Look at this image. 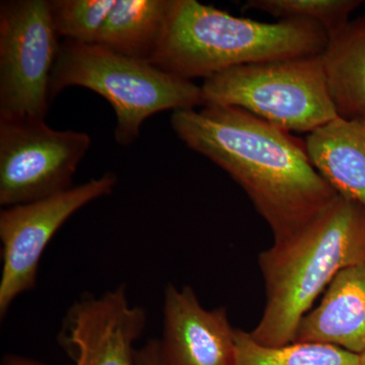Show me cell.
<instances>
[{"label": "cell", "mask_w": 365, "mask_h": 365, "mask_svg": "<svg viewBox=\"0 0 365 365\" xmlns=\"http://www.w3.org/2000/svg\"><path fill=\"white\" fill-rule=\"evenodd\" d=\"M307 155L338 195L365 207V114L337 118L304 139Z\"/></svg>", "instance_id": "12"}, {"label": "cell", "mask_w": 365, "mask_h": 365, "mask_svg": "<svg viewBox=\"0 0 365 365\" xmlns=\"http://www.w3.org/2000/svg\"><path fill=\"white\" fill-rule=\"evenodd\" d=\"M234 365H361L360 355L336 346L290 343L265 346L235 329Z\"/></svg>", "instance_id": "15"}, {"label": "cell", "mask_w": 365, "mask_h": 365, "mask_svg": "<svg viewBox=\"0 0 365 365\" xmlns=\"http://www.w3.org/2000/svg\"><path fill=\"white\" fill-rule=\"evenodd\" d=\"M328 43V34L316 21L263 23L196 0H173L165 33L150 62L182 78L206 79L234 67L319 56Z\"/></svg>", "instance_id": "3"}, {"label": "cell", "mask_w": 365, "mask_h": 365, "mask_svg": "<svg viewBox=\"0 0 365 365\" xmlns=\"http://www.w3.org/2000/svg\"><path fill=\"white\" fill-rule=\"evenodd\" d=\"M177 136L227 172L271 228L292 237L337 198L314 167L304 140L240 108L204 106L173 112Z\"/></svg>", "instance_id": "1"}, {"label": "cell", "mask_w": 365, "mask_h": 365, "mask_svg": "<svg viewBox=\"0 0 365 365\" xmlns=\"http://www.w3.org/2000/svg\"><path fill=\"white\" fill-rule=\"evenodd\" d=\"M1 365H45L28 357L20 356V355H6L2 360Z\"/></svg>", "instance_id": "19"}, {"label": "cell", "mask_w": 365, "mask_h": 365, "mask_svg": "<svg viewBox=\"0 0 365 365\" xmlns=\"http://www.w3.org/2000/svg\"><path fill=\"white\" fill-rule=\"evenodd\" d=\"M360 362H361V365H365V352L360 355Z\"/></svg>", "instance_id": "20"}, {"label": "cell", "mask_w": 365, "mask_h": 365, "mask_svg": "<svg viewBox=\"0 0 365 365\" xmlns=\"http://www.w3.org/2000/svg\"><path fill=\"white\" fill-rule=\"evenodd\" d=\"M295 342L365 352V261L336 275L318 306L300 321Z\"/></svg>", "instance_id": "11"}, {"label": "cell", "mask_w": 365, "mask_h": 365, "mask_svg": "<svg viewBox=\"0 0 365 365\" xmlns=\"http://www.w3.org/2000/svg\"><path fill=\"white\" fill-rule=\"evenodd\" d=\"M91 144L86 132L56 130L45 120H0V205L34 202L72 188Z\"/></svg>", "instance_id": "7"}, {"label": "cell", "mask_w": 365, "mask_h": 365, "mask_svg": "<svg viewBox=\"0 0 365 365\" xmlns=\"http://www.w3.org/2000/svg\"><path fill=\"white\" fill-rule=\"evenodd\" d=\"M50 0L0 4V120H45L58 57Z\"/></svg>", "instance_id": "6"}, {"label": "cell", "mask_w": 365, "mask_h": 365, "mask_svg": "<svg viewBox=\"0 0 365 365\" xmlns=\"http://www.w3.org/2000/svg\"><path fill=\"white\" fill-rule=\"evenodd\" d=\"M71 86L95 91L111 104L115 139L123 146L133 143L144 122L157 113L204 107L201 86L189 79L100 45L64 40L53 69L51 100Z\"/></svg>", "instance_id": "4"}, {"label": "cell", "mask_w": 365, "mask_h": 365, "mask_svg": "<svg viewBox=\"0 0 365 365\" xmlns=\"http://www.w3.org/2000/svg\"><path fill=\"white\" fill-rule=\"evenodd\" d=\"M173 0H117L97 45L129 58L150 61L162 40Z\"/></svg>", "instance_id": "13"}, {"label": "cell", "mask_w": 365, "mask_h": 365, "mask_svg": "<svg viewBox=\"0 0 365 365\" xmlns=\"http://www.w3.org/2000/svg\"><path fill=\"white\" fill-rule=\"evenodd\" d=\"M361 0H249L242 11H258L281 20H309L325 29L329 39L349 23Z\"/></svg>", "instance_id": "16"}, {"label": "cell", "mask_w": 365, "mask_h": 365, "mask_svg": "<svg viewBox=\"0 0 365 365\" xmlns=\"http://www.w3.org/2000/svg\"><path fill=\"white\" fill-rule=\"evenodd\" d=\"M331 98L339 117L365 114V16L329 39L322 54Z\"/></svg>", "instance_id": "14"}, {"label": "cell", "mask_w": 365, "mask_h": 365, "mask_svg": "<svg viewBox=\"0 0 365 365\" xmlns=\"http://www.w3.org/2000/svg\"><path fill=\"white\" fill-rule=\"evenodd\" d=\"M235 337L225 307L208 311L193 288L165 287L160 365H234Z\"/></svg>", "instance_id": "10"}, {"label": "cell", "mask_w": 365, "mask_h": 365, "mask_svg": "<svg viewBox=\"0 0 365 365\" xmlns=\"http://www.w3.org/2000/svg\"><path fill=\"white\" fill-rule=\"evenodd\" d=\"M134 365H160L158 340L148 341L143 348L135 350Z\"/></svg>", "instance_id": "18"}, {"label": "cell", "mask_w": 365, "mask_h": 365, "mask_svg": "<svg viewBox=\"0 0 365 365\" xmlns=\"http://www.w3.org/2000/svg\"><path fill=\"white\" fill-rule=\"evenodd\" d=\"M145 325V311L131 306L126 285L121 284L100 297L76 300L58 340L76 365H134V343Z\"/></svg>", "instance_id": "9"}, {"label": "cell", "mask_w": 365, "mask_h": 365, "mask_svg": "<svg viewBox=\"0 0 365 365\" xmlns=\"http://www.w3.org/2000/svg\"><path fill=\"white\" fill-rule=\"evenodd\" d=\"M365 261V207L340 195L292 237L259 255L266 302L251 334L265 346L294 343L300 321L343 269Z\"/></svg>", "instance_id": "2"}, {"label": "cell", "mask_w": 365, "mask_h": 365, "mask_svg": "<svg viewBox=\"0 0 365 365\" xmlns=\"http://www.w3.org/2000/svg\"><path fill=\"white\" fill-rule=\"evenodd\" d=\"M204 106L240 108L288 132L339 118L322 55L234 67L204 79Z\"/></svg>", "instance_id": "5"}, {"label": "cell", "mask_w": 365, "mask_h": 365, "mask_svg": "<svg viewBox=\"0 0 365 365\" xmlns=\"http://www.w3.org/2000/svg\"><path fill=\"white\" fill-rule=\"evenodd\" d=\"M117 182L116 175L108 172L56 195L2 209L1 318L19 295L36 287L41 258L59 228L79 209L110 195Z\"/></svg>", "instance_id": "8"}, {"label": "cell", "mask_w": 365, "mask_h": 365, "mask_svg": "<svg viewBox=\"0 0 365 365\" xmlns=\"http://www.w3.org/2000/svg\"><path fill=\"white\" fill-rule=\"evenodd\" d=\"M117 0H50L53 26L59 38L97 44Z\"/></svg>", "instance_id": "17"}]
</instances>
